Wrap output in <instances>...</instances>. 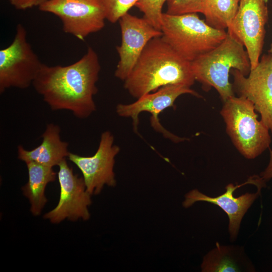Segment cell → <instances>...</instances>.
<instances>
[{
    "instance_id": "cell-1",
    "label": "cell",
    "mask_w": 272,
    "mask_h": 272,
    "mask_svg": "<svg viewBox=\"0 0 272 272\" xmlns=\"http://www.w3.org/2000/svg\"><path fill=\"white\" fill-rule=\"evenodd\" d=\"M101 65L96 52L89 47L77 61L69 65L43 64L32 86L52 110H67L84 119L96 110L94 96Z\"/></svg>"
},
{
    "instance_id": "cell-2",
    "label": "cell",
    "mask_w": 272,
    "mask_h": 272,
    "mask_svg": "<svg viewBox=\"0 0 272 272\" xmlns=\"http://www.w3.org/2000/svg\"><path fill=\"white\" fill-rule=\"evenodd\" d=\"M195 81L191 62L180 56L159 36L146 45L124 81V88L132 97L138 99L167 85L190 88Z\"/></svg>"
},
{
    "instance_id": "cell-3",
    "label": "cell",
    "mask_w": 272,
    "mask_h": 272,
    "mask_svg": "<svg viewBox=\"0 0 272 272\" xmlns=\"http://www.w3.org/2000/svg\"><path fill=\"white\" fill-rule=\"evenodd\" d=\"M191 65L195 81L201 84L204 90L214 88L224 102L235 96L229 81L231 70L236 69L245 76L251 71L244 46L228 32L220 44L191 61Z\"/></svg>"
},
{
    "instance_id": "cell-4",
    "label": "cell",
    "mask_w": 272,
    "mask_h": 272,
    "mask_svg": "<svg viewBox=\"0 0 272 272\" xmlns=\"http://www.w3.org/2000/svg\"><path fill=\"white\" fill-rule=\"evenodd\" d=\"M161 31L164 40L190 62L218 46L227 34L210 26L197 13H163Z\"/></svg>"
},
{
    "instance_id": "cell-5",
    "label": "cell",
    "mask_w": 272,
    "mask_h": 272,
    "mask_svg": "<svg viewBox=\"0 0 272 272\" xmlns=\"http://www.w3.org/2000/svg\"><path fill=\"white\" fill-rule=\"evenodd\" d=\"M220 114L226 132L239 153L248 159H254L269 148V130L259 120L253 103L242 96L225 101Z\"/></svg>"
},
{
    "instance_id": "cell-6",
    "label": "cell",
    "mask_w": 272,
    "mask_h": 272,
    "mask_svg": "<svg viewBox=\"0 0 272 272\" xmlns=\"http://www.w3.org/2000/svg\"><path fill=\"white\" fill-rule=\"evenodd\" d=\"M43 64L27 41L25 27L18 24L11 44L0 50L1 94L11 88L32 85Z\"/></svg>"
},
{
    "instance_id": "cell-7",
    "label": "cell",
    "mask_w": 272,
    "mask_h": 272,
    "mask_svg": "<svg viewBox=\"0 0 272 272\" xmlns=\"http://www.w3.org/2000/svg\"><path fill=\"white\" fill-rule=\"evenodd\" d=\"M38 8L57 16L63 31L81 40L102 29L106 20L103 0H48Z\"/></svg>"
},
{
    "instance_id": "cell-8",
    "label": "cell",
    "mask_w": 272,
    "mask_h": 272,
    "mask_svg": "<svg viewBox=\"0 0 272 272\" xmlns=\"http://www.w3.org/2000/svg\"><path fill=\"white\" fill-rule=\"evenodd\" d=\"M185 94L198 98L201 97L200 95L190 87L180 85H170L147 94L131 103H119L116 105L115 111L119 116L132 119L133 129L135 133H138L140 114L143 112H149L151 114V125L155 130L175 143H179L187 139L179 137L166 130L161 125L159 116L165 109L169 107L175 108L174 102L176 99Z\"/></svg>"
},
{
    "instance_id": "cell-9",
    "label": "cell",
    "mask_w": 272,
    "mask_h": 272,
    "mask_svg": "<svg viewBox=\"0 0 272 272\" xmlns=\"http://www.w3.org/2000/svg\"><path fill=\"white\" fill-rule=\"evenodd\" d=\"M268 19V9L263 0H240L237 12L227 29L245 47L251 70L259 61Z\"/></svg>"
},
{
    "instance_id": "cell-10",
    "label": "cell",
    "mask_w": 272,
    "mask_h": 272,
    "mask_svg": "<svg viewBox=\"0 0 272 272\" xmlns=\"http://www.w3.org/2000/svg\"><path fill=\"white\" fill-rule=\"evenodd\" d=\"M114 140L113 134L105 131L94 155L85 157L70 153L67 157L81 171L86 189L91 195L100 193L105 185H116L113 168L120 148L114 144Z\"/></svg>"
},
{
    "instance_id": "cell-11",
    "label": "cell",
    "mask_w": 272,
    "mask_h": 272,
    "mask_svg": "<svg viewBox=\"0 0 272 272\" xmlns=\"http://www.w3.org/2000/svg\"><path fill=\"white\" fill-rule=\"evenodd\" d=\"M230 73L234 90L253 103L260 120L272 133V56L263 54L247 76L236 69H232Z\"/></svg>"
},
{
    "instance_id": "cell-12",
    "label": "cell",
    "mask_w": 272,
    "mask_h": 272,
    "mask_svg": "<svg viewBox=\"0 0 272 272\" xmlns=\"http://www.w3.org/2000/svg\"><path fill=\"white\" fill-rule=\"evenodd\" d=\"M58 166L59 199L57 206L46 213L44 218L54 224L65 219L73 221L79 219L88 220L90 217L88 207L92 202L91 195L86 189L83 178L74 173L65 159Z\"/></svg>"
},
{
    "instance_id": "cell-13",
    "label": "cell",
    "mask_w": 272,
    "mask_h": 272,
    "mask_svg": "<svg viewBox=\"0 0 272 272\" xmlns=\"http://www.w3.org/2000/svg\"><path fill=\"white\" fill-rule=\"evenodd\" d=\"M121 42L116 47L119 61L114 76L124 81L148 43L153 38L162 36L161 31L151 25L144 17L139 18L128 13L119 20Z\"/></svg>"
},
{
    "instance_id": "cell-14",
    "label": "cell",
    "mask_w": 272,
    "mask_h": 272,
    "mask_svg": "<svg viewBox=\"0 0 272 272\" xmlns=\"http://www.w3.org/2000/svg\"><path fill=\"white\" fill-rule=\"evenodd\" d=\"M246 184H252L257 187L266 186L265 182L260 176L254 175L242 184L234 186L229 184L226 187V191L223 194L216 196L210 197L199 191L193 189L185 195V199L183 202V206L189 208L197 201H207L220 207L228 215L229 219V231L230 238L234 240L237 237L241 220L254 201L260 194L261 188H257L255 193H246L239 197L233 195L234 191L238 188Z\"/></svg>"
},
{
    "instance_id": "cell-15",
    "label": "cell",
    "mask_w": 272,
    "mask_h": 272,
    "mask_svg": "<svg viewBox=\"0 0 272 272\" xmlns=\"http://www.w3.org/2000/svg\"><path fill=\"white\" fill-rule=\"evenodd\" d=\"M60 128L56 124L48 123L42 135L41 144L31 150H27L19 145L17 148L18 158L25 163L33 162L53 167L58 165L70 152L69 144L61 141Z\"/></svg>"
},
{
    "instance_id": "cell-16",
    "label": "cell",
    "mask_w": 272,
    "mask_h": 272,
    "mask_svg": "<svg viewBox=\"0 0 272 272\" xmlns=\"http://www.w3.org/2000/svg\"><path fill=\"white\" fill-rule=\"evenodd\" d=\"M25 163L28 171V180L23 186L22 190L29 200L32 214L38 216L47 201L44 194L46 186L56 180V173L52 167L33 162Z\"/></svg>"
},
{
    "instance_id": "cell-17",
    "label": "cell",
    "mask_w": 272,
    "mask_h": 272,
    "mask_svg": "<svg viewBox=\"0 0 272 272\" xmlns=\"http://www.w3.org/2000/svg\"><path fill=\"white\" fill-rule=\"evenodd\" d=\"M240 0H201L199 13L211 27L219 29H228L235 16Z\"/></svg>"
},
{
    "instance_id": "cell-18",
    "label": "cell",
    "mask_w": 272,
    "mask_h": 272,
    "mask_svg": "<svg viewBox=\"0 0 272 272\" xmlns=\"http://www.w3.org/2000/svg\"><path fill=\"white\" fill-rule=\"evenodd\" d=\"M241 253L237 254L233 247L221 246L216 247L203 258L202 271H240L241 270Z\"/></svg>"
},
{
    "instance_id": "cell-19",
    "label": "cell",
    "mask_w": 272,
    "mask_h": 272,
    "mask_svg": "<svg viewBox=\"0 0 272 272\" xmlns=\"http://www.w3.org/2000/svg\"><path fill=\"white\" fill-rule=\"evenodd\" d=\"M168 0H138L135 6L142 12L144 18L154 28L160 30L163 13L162 9Z\"/></svg>"
},
{
    "instance_id": "cell-20",
    "label": "cell",
    "mask_w": 272,
    "mask_h": 272,
    "mask_svg": "<svg viewBox=\"0 0 272 272\" xmlns=\"http://www.w3.org/2000/svg\"><path fill=\"white\" fill-rule=\"evenodd\" d=\"M106 20L112 23L119 21L121 17L135 6L138 0H103Z\"/></svg>"
},
{
    "instance_id": "cell-21",
    "label": "cell",
    "mask_w": 272,
    "mask_h": 272,
    "mask_svg": "<svg viewBox=\"0 0 272 272\" xmlns=\"http://www.w3.org/2000/svg\"><path fill=\"white\" fill-rule=\"evenodd\" d=\"M201 0H168L166 13L182 15L199 13Z\"/></svg>"
},
{
    "instance_id": "cell-22",
    "label": "cell",
    "mask_w": 272,
    "mask_h": 272,
    "mask_svg": "<svg viewBox=\"0 0 272 272\" xmlns=\"http://www.w3.org/2000/svg\"><path fill=\"white\" fill-rule=\"evenodd\" d=\"M38 0H10V2L18 10H25L34 6H37Z\"/></svg>"
},
{
    "instance_id": "cell-23",
    "label": "cell",
    "mask_w": 272,
    "mask_h": 272,
    "mask_svg": "<svg viewBox=\"0 0 272 272\" xmlns=\"http://www.w3.org/2000/svg\"><path fill=\"white\" fill-rule=\"evenodd\" d=\"M269 151V161L265 170L260 173V177L264 181L267 182L272 178V150L268 148Z\"/></svg>"
},
{
    "instance_id": "cell-24",
    "label": "cell",
    "mask_w": 272,
    "mask_h": 272,
    "mask_svg": "<svg viewBox=\"0 0 272 272\" xmlns=\"http://www.w3.org/2000/svg\"><path fill=\"white\" fill-rule=\"evenodd\" d=\"M47 1H48V0H38V3H37V6H38L41 4L46 2Z\"/></svg>"
},
{
    "instance_id": "cell-25",
    "label": "cell",
    "mask_w": 272,
    "mask_h": 272,
    "mask_svg": "<svg viewBox=\"0 0 272 272\" xmlns=\"http://www.w3.org/2000/svg\"><path fill=\"white\" fill-rule=\"evenodd\" d=\"M268 52L269 54H270L272 56V43L270 45V47L268 51Z\"/></svg>"
},
{
    "instance_id": "cell-26",
    "label": "cell",
    "mask_w": 272,
    "mask_h": 272,
    "mask_svg": "<svg viewBox=\"0 0 272 272\" xmlns=\"http://www.w3.org/2000/svg\"><path fill=\"white\" fill-rule=\"evenodd\" d=\"M266 3H267L269 0H263Z\"/></svg>"
}]
</instances>
